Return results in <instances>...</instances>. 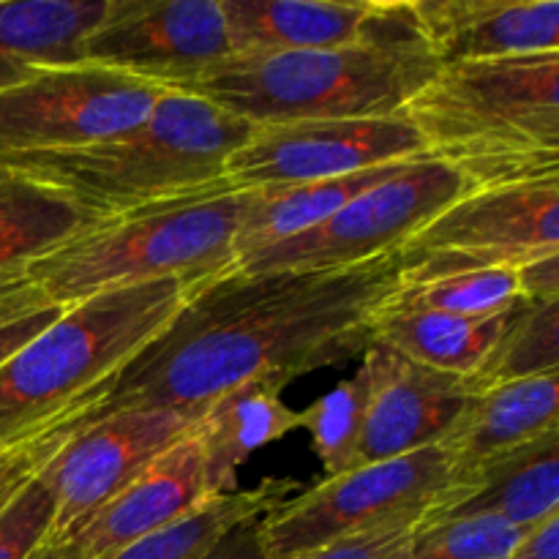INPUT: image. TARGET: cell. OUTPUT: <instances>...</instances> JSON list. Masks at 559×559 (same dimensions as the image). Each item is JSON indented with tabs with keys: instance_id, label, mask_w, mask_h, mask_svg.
<instances>
[{
	"instance_id": "obj_12",
	"label": "cell",
	"mask_w": 559,
	"mask_h": 559,
	"mask_svg": "<svg viewBox=\"0 0 559 559\" xmlns=\"http://www.w3.org/2000/svg\"><path fill=\"white\" fill-rule=\"evenodd\" d=\"M85 63L186 91L233 58L222 0H107L82 38Z\"/></svg>"
},
{
	"instance_id": "obj_28",
	"label": "cell",
	"mask_w": 559,
	"mask_h": 559,
	"mask_svg": "<svg viewBox=\"0 0 559 559\" xmlns=\"http://www.w3.org/2000/svg\"><path fill=\"white\" fill-rule=\"evenodd\" d=\"M527 530L489 516L420 522L388 559H508Z\"/></svg>"
},
{
	"instance_id": "obj_17",
	"label": "cell",
	"mask_w": 559,
	"mask_h": 559,
	"mask_svg": "<svg viewBox=\"0 0 559 559\" xmlns=\"http://www.w3.org/2000/svg\"><path fill=\"white\" fill-rule=\"evenodd\" d=\"M555 513H559V431L459 478L424 522L489 516L516 527H535Z\"/></svg>"
},
{
	"instance_id": "obj_33",
	"label": "cell",
	"mask_w": 559,
	"mask_h": 559,
	"mask_svg": "<svg viewBox=\"0 0 559 559\" xmlns=\"http://www.w3.org/2000/svg\"><path fill=\"white\" fill-rule=\"evenodd\" d=\"M522 304H557L559 300V251L538 257L516 267Z\"/></svg>"
},
{
	"instance_id": "obj_21",
	"label": "cell",
	"mask_w": 559,
	"mask_h": 559,
	"mask_svg": "<svg viewBox=\"0 0 559 559\" xmlns=\"http://www.w3.org/2000/svg\"><path fill=\"white\" fill-rule=\"evenodd\" d=\"M107 0L0 3V91L47 66L80 63L82 38L102 22Z\"/></svg>"
},
{
	"instance_id": "obj_18",
	"label": "cell",
	"mask_w": 559,
	"mask_h": 559,
	"mask_svg": "<svg viewBox=\"0 0 559 559\" xmlns=\"http://www.w3.org/2000/svg\"><path fill=\"white\" fill-rule=\"evenodd\" d=\"M233 58L353 47L374 31L382 3L222 0Z\"/></svg>"
},
{
	"instance_id": "obj_6",
	"label": "cell",
	"mask_w": 559,
	"mask_h": 559,
	"mask_svg": "<svg viewBox=\"0 0 559 559\" xmlns=\"http://www.w3.org/2000/svg\"><path fill=\"white\" fill-rule=\"evenodd\" d=\"M251 191L233 186L91 222L25 267L49 306L69 309L104 289L156 278L205 284L235 265Z\"/></svg>"
},
{
	"instance_id": "obj_7",
	"label": "cell",
	"mask_w": 559,
	"mask_h": 559,
	"mask_svg": "<svg viewBox=\"0 0 559 559\" xmlns=\"http://www.w3.org/2000/svg\"><path fill=\"white\" fill-rule=\"evenodd\" d=\"M456 484L442 445L325 478L262 522L267 559H298L399 522H424Z\"/></svg>"
},
{
	"instance_id": "obj_3",
	"label": "cell",
	"mask_w": 559,
	"mask_h": 559,
	"mask_svg": "<svg viewBox=\"0 0 559 559\" xmlns=\"http://www.w3.org/2000/svg\"><path fill=\"white\" fill-rule=\"evenodd\" d=\"M404 115L469 191L559 178V55L440 66Z\"/></svg>"
},
{
	"instance_id": "obj_5",
	"label": "cell",
	"mask_w": 559,
	"mask_h": 559,
	"mask_svg": "<svg viewBox=\"0 0 559 559\" xmlns=\"http://www.w3.org/2000/svg\"><path fill=\"white\" fill-rule=\"evenodd\" d=\"M197 287L183 278H156L104 289L60 311L0 366V448L85 415Z\"/></svg>"
},
{
	"instance_id": "obj_2",
	"label": "cell",
	"mask_w": 559,
	"mask_h": 559,
	"mask_svg": "<svg viewBox=\"0 0 559 559\" xmlns=\"http://www.w3.org/2000/svg\"><path fill=\"white\" fill-rule=\"evenodd\" d=\"M440 60L409 3H382L364 41L336 49L229 58L186 87L251 126L391 118L435 80Z\"/></svg>"
},
{
	"instance_id": "obj_25",
	"label": "cell",
	"mask_w": 559,
	"mask_h": 559,
	"mask_svg": "<svg viewBox=\"0 0 559 559\" xmlns=\"http://www.w3.org/2000/svg\"><path fill=\"white\" fill-rule=\"evenodd\" d=\"M522 304L516 267L445 273L424 282H399L382 306L396 311H435L453 317H495Z\"/></svg>"
},
{
	"instance_id": "obj_34",
	"label": "cell",
	"mask_w": 559,
	"mask_h": 559,
	"mask_svg": "<svg viewBox=\"0 0 559 559\" xmlns=\"http://www.w3.org/2000/svg\"><path fill=\"white\" fill-rule=\"evenodd\" d=\"M271 516H251L246 522L235 524L229 533H224L216 540L211 551H205L200 559H267L265 546H262V522Z\"/></svg>"
},
{
	"instance_id": "obj_37",
	"label": "cell",
	"mask_w": 559,
	"mask_h": 559,
	"mask_svg": "<svg viewBox=\"0 0 559 559\" xmlns=\"http://www.w3.org/2000/svg\"><path fill=\"white\" fill-rule=\"evenodd\" d=\"M22 486H25V484H22ZM22 486H16V489H11V491H5V495H0V511H3V508L9 506V500L16 495V491L22 489Z\"/></svg>"
},
{
	"instance_id": "obj_35",
	"label": "cell",
	"mask_w": 559,
	"mask_h": 559,
	"mask_svg": "<svg viewBox=\"0 0 559 559\" xmlns=\"http://www.w3.org/2000/svg\"><path fill=\"white\" fill-rule=\"evenodd\" d=\"M508 559H559V513L530 527Z\"/></svg>"
},
{
	"instance_id": "obj_8",
	"label": "cell",
	"mask_w": 559,
	"mask_h": 559,
	"mask_svg": "<svg viewBox=\"0 0 559 559\" xmlns=\"http://www.w3.org/2000/svg\"><path fill=\"white\" fill-rule=\"evenodd\" d=\"M467 191L456 169L437 158H418L317 227L238 257L233 271H336L366 265L402 251L418 229Z\"/></svg>"
},
{
	"instance_id": "obj_13",
	"label": "cell",
	"mask_w": 559,
	"mask_h": 559,
	"mask_svg": "<svg viewBox=\"0 0 559 559\" xmlns=\"http://www.w3.org/2000/svg\"><path fill=\"white\" fill-rule=\"evenodd\" d=\"M415 158H426V147L404 112L391 118L254 126L246 145L229 156L224 178L238 191L282 189Z\"/></svg>"
},
{
	"instance_id": "obj_26",
	"label": "cell",
	"mask_w": 559,
	"mask_h": 559,
	"mask_svg": "<svg viewBox=\"0 0 559 559\" xmlns=\"http://www.w3.org/2000/svg\"><path fill=\"white\" fill-rule=\"evenodd\" d=\"M559 374V300L557 304H519L508 317L495 349L478 374L469 377L475 391L497 382Z\"/></svg>"
},
{
	"instance_id": "obj_32",
	"label": "cell",
	"mask_w": 559,
	"mask_h": 559,
	"mask_svg": "<svg viewBox=\"0 0 559 559\" xmlns=\"http://www.w3.org/2000/svg\"><path fill=\"white\" fill-rule=\"evenodd\" d=\"M420 522H399L391 527L371 530V533L353 535V538L336 540L320 551L298 557V559H388L399 546L407 540V535L418 527Z\"/></svg>"
},
{
	"instance_id": "obj_23",
	"label": "cell",
	"mask_w": 559,
	"mask_h": 559,
	"mask_svg": "<svg viewBox=\"0 0 559 559\" xmlns=\"http://www.w3.org/2000/svg\"><path fill=\"white\" fill-rule=\"evenodd\" d=\"M87 224L60 191L0 164V276L25 271Z\"/></svg>"
},
{
	"instance_id": "obj_29",
	"label": "cell",
	"mask_w": 559,
	"mask_h": 559,
	"mask_svg": "<svg viewBox=\"0 0 559 559\" xmlns=\"http://www.w3.org/2000/svg\"><path fill=\"white\" fill-rule=\"evenodd\" d=\"M38 473L0 511V559H31L52 533V495Z\"/></svg>"
},
{
	"instance_id": "obj_30",
	"label": "cell",
	"mask_w": 559,
	"mask_h": 559,
	"mask_svg": "<svg viewBox=\"0 0 559 559\" xmlns=\"http://www.w3.org/2000/svg\"><path fill=\"white\" fill-rule=\"evenodd\" d=\"M60 311L41 298L25 271L0 276V366L52 325Z\"/></svg>"
},
{
	"instance_id": "obj_24",
	"label": "cell",
	"mask_w": 559,
	"mask_h": 559,
	"mask_svg": "<svg viewBox=\"0 0 559 559\" xmlns=\"http://www.w3.org/2000/svg\"><path fill=\"white\" fill-rule=\"evenodd\" d=\"M298 495L300 486L295 480L271 478L257 486V489L213 497V500H207L205 506L197 508L194 513L183 516L180 522L134 540V544L115 551L107 559H200L235 524L246 522L251 516H265V513L278 511L284 502Z\"/></svg>"
},
{
	"instance_id": "obj_4",
	"label": "cell",
	"mask_w": 559,
	"mask_h": 559,
	"mask_svg": "<svg viewBox=\"0 0 559 559\" xmlns=\"http://www.w3.org/2000/svg\"><path fill=\"white\" fill-rule=\"evenodd\" d=\"M251 131L254 126L207 98L164 91L151 118L118 140L0 164L60 191L91 222H102L229 186L224 167Z\"/></svg>"
},
{
	"instance_id": "obj_11",
	"label": "cell",
	"mask_w": 559,
	"mask_h": 559,
	"mask_svg": "<svg viewBox=\"0 0 559 559\" xmlns=\"http://www.w3.org/2000/svg\"><path fill=\"white\" fill-rule=\"evenodd\" d=\"M202 409H123L76 426L38 473L55 506L47 540L76 533L98 508L186 440Z\"/></svg>"
},
{
	"instance_id": "obj_9",
	"label": "cell",
	"mask_w": 559,
	"mask_h": 559,
	"mask_svg": "<svg viewBox=\"0 0 559 559\" xmlns=\"http://www.w3.org/2000/svg\"><path fill=\"white\" fill-rule=\"evenodd\" d=\"M162 93L85 60L38 69L0 91V162L118 140L151 118Z\"/></svg>"
},
{
	"instance_id": "obj_27",
	"label": "cell",
	"mask_w": 559,
	"mask_h": 559,
	"mask_svg": "<svg viewBox=\"0 0 559 559\" xmlns=\"http://www.w3.org/2000/svg\"><path fill=\"white\" fill-rule=\"evenodd\" d=\"M369 396L371 366L364 358L358 374L338 382L325 399H317L311 407L298 413L300 429L309 431L311 440H314V451L322 459V464H325L328 478L349 473V467H353Z\"/></svg>"
},
{
	"instance_id": "obj_15",
	"label": "cell",
	"mask_w": 559,
	"mask_h": 559,
	"mask_svg": "<svg viewBox=\"0 0 559 559\" xmlns=\"http://www.w3.org/2000/svg\"><path fill=\"white\" fill-rule=\"evenodd\" d=\"M207 500L213 497L207 491L205 464L191 431L107 506L98 508L76 533L55 544L69 546L76 559H107L134 540L180 522Z\"/></svg>"
},
{
	"instance_id": "obj_14",
	"label": "cell",
	"mask_w": 559,
	"mask_h": 559,
	"mask_svg": "<svg viewBox=\"0 0 559 559\" xmlns=\"http://www.w3.org/2000/svg\"><path fill=\"white\" fill-rule=\"evenodd\" d=\"M364 358L371 396L349 473L440 445L478 393L467 377L426 369L374 342Z\"/></svg>"
},
{
	"instance_id": "obj_1",
	"label": "cell",
	"mask_w": 559,
	"mask_h": 559,
	"mask_svg": "<svg viewBox=\"0 0 559 559\" xmlns=\"http://www.w3.org/2000/svg\"><path fill=\"white\" fill-rule=\"evenodd\" d=\"M396 254L336 271L238 273L200 284L104 388L80 424L123 409H191L249 382L284 388L364 358L371 322L399 287Z\"/></svg>"
},
{
	"instance_id": "obj_31",
	"label": "cell",
	"mask_w": 559,
	"mask_h": 559,
	"mask_svg": "<svg viewBox=\"0 0 559 559\" xmlns=\"http://www.w3.org/2000/svg\"><path fill=\"white\" fill-rule=\"evenodd\" d=\"M76 426H80V418H69L63 424L52 426V429L41 431V435H33L27 440L14 442V445L0 448V495L27 484L52 459V453L63 445L66 437H71Z\"/></svg>"
},
{
	"instance_id": "obj_16",
	"label": "cell",
	"mask_w": 559,
	"mask_h": 559,
	"mask_svg": "<svg viewBox=\"0 0 559 559\" xmlns=\"http://www.w3.org/2000/svg\"><path fill=\"white\" fill-rule=\"evenodd\" d=\"M409 5L440 66L559 55L557 0H420Z\"/></svg>"
},
{
	"instance_id": "obj_22",
	"label": "cell",
	"mask_w": 559,
	"mask_h": 559,
	"mask_svg": "<svg viewBox=\"0 0 559 559\" xmlns=\"http://www.w3.org/2000/svg\"><path fill=\"white\" fill-rule=\"evenodd\" d=\"M511 311L495 317H453L380 306L371 322V342L426 369L469 380L495 349Z\"/></svg>"
},
{
	"instance_id": "obj_20",
	"label": "cell",
	"mask_w": 559,
	"mask_h": 559,
	"mask_svg": "<svg viewBox=\"0 0 559 559\" xmlns=\"http://www.w3.org/2000/svg\"><path fill=\"white\" fill-rule=\"evenodd\" d=\"M295 429H300L298 413L282 402L278 388L265 382H249L207 402L194 437L211 497L238 491V473L246 459Z\"/></svg>"
},
{
	"instance_id": "obj_10",
	"label": "cell",
	"mask_w": 559,
	"mask_h": 559,
	"mask_svg": "<svg viewBox=\"0 0 559 559\" xmlns=\"http://www.w3.org/2000/svg\"><path fill=\"white\" fill-rule=\"evenodd\" d=\"M559 251V178L467 191L399 251V282L522 267Z\"/></svg>"
},
{
	"instance_id": "obj_36",
	"label": "cell",
	"mask_w": 559,
	"mask_h": 559,
	"mask_svg": "<svg viewBox=\"0 0 559 559\" xmlns=\"http://www.w3.org/2000/svg\"><path fill=\"white\" fill-rule=\"evenodd\" d=\"M31 559H76V557L69 546L55 544V540H44V544L36 549V555H33Z\"/></svg>"
},
{
	"instance_id": "obj_19",
	"label": "cell",
	"mask_w": 559,
	"mask_h": 559,
	"mask_svg": "<svg viewBox=\"0 0 559 559\" xmlns=\"http://www.w3.org/2000/svg\"><path fill=\"white\" fill-rule=\"evenodd\" d=\"M551 431H559V374H540L475 393L440 445L459 480Z\"/></svg>"
}]
</instances>
